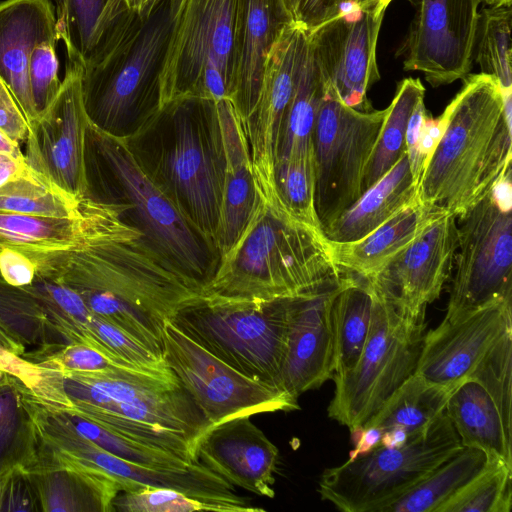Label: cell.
Masks as SVG:
<instances>
[{
  "label": "cell",
  "instance_id": "cell-1",
  "mask_svg": "<svg viewBox=\"0 0 512 512\" xmlns=\"http://www.w3.org/2000/svg\"><path fill=\"white\" fill-rule=\"evenodd\" d=\"M82 237L66 249L22 251L36 274L69 287L97 316L163 356L166 322L202 294L128 221L129 204L85 197ZM165 360V359H164Z\"/></svg>",
  "mask_w": 512,
  "mask_h": 512
},
{
  "label": "cell",
  "instance_id": "cell-2",
  "mask_svg": "<svg viewBox=\"0 0 512 512\" xmlns=\"http://www.w3.org/2000/svg\"><path fill=\"white\" fill-rule=\"evenodd\" d=\"M257 189L253 215L221 256L202 295L237 300L292 298L316 292L344 275L322 229L285 207L276 188Z\"/></svg>",
  "mask_w": 512,
  "mask_h": 512
},
{
  "label": "cell",
  "instance_id": "cell-3",
  "mask_svg": "<svg viewBox=\"0 0 512 512\" xmlns=\"http://www.w3.org/2000/svg\"><path fill=\"white\" fill-rule=\"evenodd\" d=\"M446 106L444 132L417 183L420 202L456 218L511 171V110L490 75L468 74Z\"/></svg>",
  "mask_w": 512,
  "mask_h": 512
},
{
  "label": "cell",
  "instance_id": "cell-4",
  "mask_svg": "<svg viewBox=\"0 0 512 512\" xmlns=\"http://www.w3.org/2000/svg\"><path fill=\"white\" fill-rule=\"evenodd\" d=\"M178 1L128 10L82 69L85 110L100 130L128 138L135 128V136L159 112V75Z\"/></svg>",
  "mask_w": 512,
  "mask_h": 512
},
{
  "label": "cell",
  "instance_id": "cell-5",
  "mask_svg": "<svg viewBox=\"0 0 512 512\" xmlns=\"http://www.w3.org/2000/svg\"><path fill=\"white\" fill-rule=\"evenodd\" d=\"M74 372L70 390L78 400L77 415L187 463L196 461L195 447L211 426L178 379L123 366Z\"/></svg>",
  "mask_w": 512,
  "mask_h": 512
},
{
  "label": "cell",
  "instance_id": "cell-6",
  "mask_svg": "<svg viewBox=\"0 0 512 512\" xmlns=\"http://www.w3.org/2000/svg\"><path fill=\"white\" fill-rule=\"evenodd\" d=\"M84 163L87 182L84 197L106 201L119 193L124 201L117 202L130 205L132 218L151 244L203 289L216 269L210 257L211 249L215 248L147 172L128 139L104 132L89 122Z\"/></svg>",
  "mask_w": 512,
  "mask_h": 512
},
{
  "label": "cell",
  "instance_id": "cell-7",
  "mask_svg": "<svg viewBox=\"0 0 512 512\" xmlns=\"http://www.w3.org/2000/svg\"><path fill=\"white\" fill-rule=\"evenodd\" d=\"M153 121L161 130V141L153 166L156 173L149 174L215 248L226 168L217 102L180 99L160 110Z\"/></svg>",
  "mask_w": 512,
  "mask_h": 512
},
{
  "label": "cell",
  "instance_id": "cell-8",
  "mask_svg": "<svg viewBox=\"0 0 512 512\" xmlns=\"http://www.w3.org/2000/svg\"><path fill=\"white\" fill-rule=\"evenodd\" d=\"M292 298L237 300L201 294L171 322L238 372L284 390L281 370Z\"/></svg>",
  "mask_w": 512,
  "mask_h": 512
},
{
  "label": "cell",
  "instance_id": "cell-9",
  "mask_svg": "<svg viewBox=\"0 0 512 512\" xmlns=\"http://www.w3.org/2000/svg\"><path fill=\"white\" fill-rule=\"evenodd\" d=\"M370 285L373 305L365 346L350 373L332 378L335 390L327 409L349 430L364 427L415 373L425 335V312L413 314Z\"/></svg>",
  "mask_w": 512,
  "mask_h": 512
},
{
  "label": "cell",
  "instance_id": "cell-10",
  "mask_svg": "<svg viewBox=\"0 0 512 512\" xmlns=\"http://www.w3.org/2000/svg\"><path fill=\"white\" fill-rule=\"evenodd\" d=\"M444 412L399 448L377 446L370 453L325 469L318 486L322 500L344 512H381L462 449Z\"/></svg>",
  "mask_w": 512,
  "mask_h": 512
},
{
  "label": "cell",
  "instance_id": "cell-11",
  "mask_svg": "<svg viewBox=\"0 0 512 512\" xmlns=\"http://www.w3.org/2000/svg\"><path fill=\"white\" fill-rule=\"evenodd\" d=\"M236 0H179L159 75V111L229 98Z\"/></svg>",
  "mask_w": 512,
  "mask_h": 512
},
{
  "label": "cell",
  "instance_id": "cell-12",
  "mask_svg": "<svg viewBox=\"0 0 512 512\" xmlns=\"http://www.w3.org/2000/svg\"><path fill=\"white\" fill-rule=\"evenodd\" d=\"M512 186L509 171L458 218L456 272L444 319L512 297Z\"/></svg>",
  "mask_w": 512,
  "mask_h": 512
},
{
  "label": "cell",
  "instance_id": "cell-13",
  "mask_svg": "<svg viewBox=\"0 0 512 512\" xmlns=\"http://www.w3.org/2000/svg\"><path fill=\"white\" fill-rule=\"evenodd\" d=\"M386 112L387 108L354 109L326 85L312 137L315 207L322 230L364 192L366 170Z\"/></svg>",
  "mask_w": 512,
  "mask_h": 512
},
{
  "label": "cell",
  "instance_id": "cell-14",
  "mask_svg": "<svg viewBox=\"0 0 512 512\" xmlns=\"http://www.w3.org/2000/svg\"><path fill=\"white\" fill-rule=\"evenodd\" d=\"M163 356L211 427L238 417L299 409L298 399L288 392L238 372L171 321L164 326Z\"/></svg>",
  "mask_w": 512,
  "mask_h": 512
},
{
  "label": "cell",
  "instance_id": "cell-15",
  "mask_svg": "<svg viewBox=\"0 0 512 512\" xmlns=\"http://www.w3.org/2000/svg\"><path fill=\"white\" fill-rule=\"evenodd\" d=\"M414 14L401 48L403 68L433 87L465 78L472 69L483 0H411Z\"/></svg>",
  "mask_w": 512,
  "mask_h": 512
},
{
  "label": "cell",
  "instance_id": "cell-16",
  "mask_svg": "<svg viewBox=\"0 0 512 512\" xmlns=\"http://www.w3.org/2000/svg\"><path fill=\"white\" fill-rule=\"evenodd\" d=\"M90 120L82 95V68L68 62L54 100L29 123L27 164L67 193L87 191L84 150Z\"/></svg>",
  "mask_w": 512,
  "mask_h": 512
},
{
  "label": "cell",
  "instance_id": "cell-17",
  "mask_svg": "<svg viewBox=\"0 0 512 512\" xmlns=\"http://www.w3.org/2000/svg\"><path fill=\"white\" fill-rule=\"evenodd\" d=\"M387 7L340 14L308 31L322 77L346 105L372 110L367 93L380 79L377 42Z\"/></svg>",
  "mask_w": 512,
  "mask_h": 512
},
{
  "label": "cell",
  "instance_id": "cell-18",
  "mask_svg": "<svg viewBox=\"0 0 512 512\" xmlns=\"http://www.w3.org/2000/svg\"><path fill=\"white\" fill-rule=\"evenodd\" d=\"M307 40L308 30L296 21L282 30L266 56L256 106L241 123L258 184L275 185L274 165Z\"/></svg>",
  "mask_w": 512,
  "mask_h": 512
},
{
  "label": "cell",
  "instance_id": "cell-19",
  "mask_svg": "<svg viewBox=\"0 0 512 512\" xmlns=\"http://www.w3.org/2000/svg\"><path fill=\"white\" fill-rule=\"evenodd\" d=\"M511 306L512 297H506L444 319L424 335L415 374L428 383L454 389L512 329Z\"/></svg>",
  "mask_w": 512,
  "mask_h": 512
},
{
  "label": "cell",
  "instance_id": "cell-20",
  "mask_svg": "<svg viewBox=\"0 0 512 512\" xmlns=\"http://www.w3.org/2000/svg\"><path fill=\"white\" fill-rule=\"evenodd\" d=\"M456 250V217L444 210L394 260L367 280L411 313H423L439 298L451 274Z\"/></svg>",
  "mask_w": 512,
  "mask_h": 512
},
{
  "label": "cell",
  "instance_id": "cell-21",
  "mask_svg": "<svg viewBox=\"0 0 512 512\" xmlns=\"http://www.w3.org/2000/svg\"><path fill=\"white\" fill-rule=\"evenodd\" d=\"M342 278L291 300L281 382L295 399L333 378L332 304Z\"/></svg>",
  "mask_w": 512,
  "mask_h": 512
},
{
  "label": "cell",
  "instance_id": "cell-22",
  "mask_svg": "<svg viewBox=\"0 0 512 512\" xmlns=\"http://www.w3.org/2000/svg\"><path fill=\"white\" fill-rule=\"evenodd\" d=\"M278 448L249 416L211 427L199 440L196 459L233 486L273 498Z\"/></svg>",
  "mask_w": 512,
  "mask_h": 512
},
{
  "label": "cell",
  "instance_id": "cell-23",
  "mask_svg": "<svg viewBox=\"0 0 512 512\" xmlns=\"http://www.w3.org/2000/svg\"><path fill=\"white\" fill-rule=\"evenodd\" d=\"M293 21L286 0H236L229 99L241 123L256 106L270 48Z\"/></svg>",
  "mask_w": 512,
  "mask_h": 512
},
{
  "label": "cell",
  "instance_id": "cell-24",
  "mask_svg": "<svg viewBox=\"0 0 512 512\" xmlns=\"http://www.w3.org/2000/svg\"><path fill=\"white\" fill-rule=\"evenodd\" d=\"M58 40L51 0L0 1V77L7 84L28 124L37 117L28 76L33 49Z\"/></svg>",
  "mask_w": 512,
  "mask_h": 512
},
{
  "label": "cell",
  "instance_id": "cell-25",
  "mask_svg": "<svg viewBox=\"0 0 512 512\" xmlns=\"http://www.w3.org/2000/svg\"><path fill=\"white\" fill-rule=\"evenodd\" d=\"M223 129L226 168L215 237L220 258L237 242L257 203L256 182L240 118L229 99L218 102Z\"/></svg>",
  "mask_w": 512,
  "mask_h": 512
},
{
  "label": "cell",
  "instance_id": "cell-26",
  "mask_svg": "<svg viewBox=\"0 0 512 512\" xmlns=\"http://www.w3.org/2000/svg\"><path fill=\"white\" fill-rule=\"evenodd\" d=\"M444 209L416 198L364 237L330 242L335 264L343 274L369 279L394 260Z\"/></svg>",
  "mask_w": 512,
  "mask_h": 512
},
{
  "label": "cell",
  "instance_id": "cell-27",
  "mask_svg": "<svg viewBox=\"0 0 512 512\" xmlns=\"http://www.w3.org/2000/svg\"><path fill=\"white\" fill-rule=\"evenodd\" d=\"M417 198L406 152L376 183L336 218L323 232L331 242L358 240L385 223Z\"/></svg>",
  "mask_w": 512,
  "mask_h": 512
},
{
  "label": "cell",
  "instance_id": "cell-28",
  "mask_svg": "<svg viewBox=\"0 0 512 512\" xmlns=\"http://www.w3.org/2000/svg\"><path fill=\"white\" fill-rule=\"evenodd\" d=\"M445 413L463 447L478 448L488 459H501L512 466V436L507 434L494 401L478 382L468 378L456 386Z\"/></svg>",
  "mask_w": 512,
  "mask_h": 512
},
{
  "label": "cell",
  "instance_id": "cell-29",
  "mask_svg": "<svg viewBox=\"0 0 512 512\" xmlns=\"http://www.w3.org/2000/svg\"><path fill=\"white\" fill-rule=\"evenodd\" d=\"M128 10L124 0H59L57 36L65 44L69 63L88 66Z\"/></svg>",
  "mask_w": 512,
  "mask_h": 512
},
{
  "label": "cell",
  "instance_id": "cell-30",
  "mask_svg": "<svg viewBox=\"0 0 512 512\" xmlns=\"http://www.w3.org/2000/svg\"><path fill=\"white\" fill-rule=\"evenodd\" d=\"M372 305L370 282L344 274L332 304L333 377L344 376L357 365L368 337Z\"/></svg>",
  "mask_w": 512,
  "mask_h": 512
},
{
  "label": "cell",
  "instance_id": "cell-31",
  "mask_svg": "<svg viewBox=\"0 0 512 512\" xmlns=\"http://www.w3.org/2000/svg\"><path fill=\"white\" fill-rule=\"evenodd\" d=\"M325 90V81L307 40L276 161L313 153V130Z\"/></svg>",
  "mask_w": 512,
  "mask_h": 512
},
{
  "label": "cell",
  "instance_id": "cell-32",
  "mask_svg": "<svg viewBox=\"0 0 512 512\" xmlns=\"http://www.w3.org/2000/svg\"><path fill=\"white\" fill-rule=\"evenodd\" d=\"M478 448L462 447L381 512H436L488 464Z\"/></svg>",
  "mask_w": 512,
  "mask_h": 512
},
{
  "label": "cell",
  "instance_id": "cell-33",
  "mask_svg": "<svg viewBox=\"0 0 512 512\" xmlns=\"http://www.w3.org/2000/svg\"><path fill=\"white\" fill-rule=\"evenodd\" d=\"M454 389L428 383L414 373L364 427L378 426L384 431L401 426L408 435L418 433L445 412L448 398Z\"/></svg>",
  "mask_w": 512,
  "mask_h": 512
},
{
  "label": "cell",
  "instance_id": "cell-34",
  "mask_svg": "<svg viewBox=\"0 0 512 512\" xmlns=\"http://www.w3.org/2000/svg\"><path fill=\"white\" fill-rule=\"evenodd\" d=\"M81 204V214L77 218L0 213V250L49 251L74 245L86 226L84 197Z\"/></svg>",
  "mask_w": 512,
  "mask_h": 512
},
{
  "label": "cell",
  "instance_id": "cell-35",
  "mask_svg": "<svg viewBox=\"0 0 512 512\" xmlns=\"http://www.w3.org/2000/svg\"><path fill=\"white\" fill-rule=\"evenodd\" d=\"M424 97L425 88L419 78L408 77L398 84L366 170L364 191L385 175L406 152L408 122L416 104Z\"/></svg>",
  "mask_w": 512,
  "mask_h": 512
},
{
  "label": "cell",
  "instance_id": "cell-36",
  "mask_svg": "<svg viewBox=\"0 0 512 512\" xmlns=\"http://www.w3.org/2000/svg\"><path fill=\"white\" fill-rule=\"evenodd\" d=\"M81 199L31 169L0 187V213L77 218Z\"/></svg>",
  "mask_w": 512,
  "mask_h": 512
},
{
  "label": "cell",
  "instance_id": "cell-37",
  "mask_svg": "<svg viewBox=\"0 0 512 512\" xmlns=\"http://www.w3.org/2000/svg\"><path fill=\"white\" fill-rule=\"evenodd\" d=\"M511 27V6H489L479 12L473 59L480 73L498 82L504 101H511Z\"/></svg>",
  "mask_w": 512,
  "mask_h": 512
},
{
  "label": "cell",
  "instance_id": "cell-38",
  "mask_svg": "<svg viewBox=\"0 0 512 512\" xmlns=\"http://www.w3.org/2000/svg\"><path fill=\"white\" fill-rule=\"evenodd\" d=\"M512 466L489 459L485 468L436 512H510Z\"/></svg>",
  "mask_w": 512,
  "mask_h": 512
},
{
  "label": "cell",
  "instance_id": "cell-39",
  "mask_svg": "<svg viewBox=\"0 0 512 512\" xmlns=\"http://www.w3.org/2000/svg\"><path fill=\"white\" fill-rule=\"evenodd\" d=\"M274 183L279 198L292 215L304 223L322 229L315 207L316 175L313 153L276 161Z\"/></svg>",
  "mask_w": 512,
  "mask_h": 512
},
{
  "label": "cell",
  "instance_id": "cell-40",
  "mask_svg": "<svg viewBox=\"0 0 512 512\" xmlns=\"http://www.w3.org/2000/svg\"><path fill=\"white\" fill-rule=\"evenodd\" d=\"M512 329L485 354L468 378L478 382L494 401L505 430L512 436Z\"/></svg>",
  "mask_w": 512,
  "mask_h": 512
},
{
  "label": "cell",
  "instance_id": "cell-41",
  "mask_svg": "<svg viewBox=\"0 0 512 512\" xmlns=\"http://www.w3.org/2000/svg\"><path fill=\"white\" fill-rule=\"evenodd\" d=\"M72 424L78 435L128 462L153 468H178L191 464L167 451L113 433L79 415L73 417Z\"/></svg>",
  "mask_w": 512,
  "mask_h": 512
},
{
  "label": "cell",
  "instance_id": "cell-42",
  "mask_svg": "<svg viewBox=\"0 0 512 512\" xmlns=\"http://www.w3.org/2000/svg\"><path fill=\"white\" fill-rule=\"evenodd\" d=\"M113 508L124 512H224L216 504L174 489L156 487L121 491L113 501Z\"/></svg>",
  "mask_w": 512,
  "mask_h": 512
},
{
  "label": "cell",
  "instance_id": "cell-43",
  "mask_svg": "<svg viewBox=\"0 0 512 512\" xmlns=\"http://www.w3.org/2000/svg\"><path fill=\"white\" fill-rule=\"evenodd\" d=\"M57 42L58 40H47L39 43L30 57L28 76L37 114L50 105L61 88Z\"/></svg>",
  "mask_w": 512,
  "mask_h": 512
},
{
  "label": "cell",
  "instance_id": "cell-44",
  "mask_svg": "<svg viewBox=\"0 0 512 512\" xmlns=\"http://www.w3.org/2000/svg\"><path fill=\"white\" fill-rule=\"evenodd\" d=\"M392 0H296L294 20L310 31L320 24L349 11L388 7Z\"/></svg>",
  "mask_w": 512,
  "mask_h": 512
},
{
  "label": "cell",
  "instance_id": "cell-45",
  "mask_svg": "<svg viewBox=\"0 0 512 512\" xmlns=\"http://www.w3.org/2000/svg\"><path fill=\"white\" fill-rule=\"evenodd\" d=\"M36 276L33 261L22 251L13 248L0 250V277L14 287L29 286Z\"/></svg>",
  "mask_w": 512,
  "mask_h": 512
},
{
  "label": "cell",
  "instance_id": "cell-46",
  "mask_svg": "<svg viewBox=\"0 0 512 512\" xmlns=\"http://www.w3.org/2000/svg\"><path fill=\"white\" fill-rule=\"evenodd\" d=\"M0 129L14 141H26L29 124L7 84L0 77Z\"/></svg>",
  "mask_w": 512,
  "mask_h": 512
},
{
  "label": "cell",
  "instance_id": "cell-47",
  "mask_svg": "<svg viewBox=\"0 0 512 512\" xmlns=\"http://www.w3.org/2000/svg\"><path fill=\"white\" fill-rule=\"evenodd\" d=\"M63 361L69 369L77 372L102 371L114 366L128 367L86 343L68 349Z\"/></svg>",
  "mask_w": 512,
  "mask_h": 512
},
{
  "label": "cell",
  "instance_id": "cell-48",
  "mask_svg": "<svg viewBox=\"0 0 512 512\" xmlns=\"http://www.w3.org/2000/svg\"><path fill=\"white\" fill-rule=\"evenodd\" d=\"M427 117L424 99L415 106L406 130L405 148L416 184L422 173L423 161L420 155V140L424 121Z\"/></svg>",
  "mask_w": 512,
  "mask_h": 512
},
{
  "label": "cell",
  "instance_id": "cell-49",
  "mask_svg": "<svg viewBox=\"0 0 512 512\" xmlns=\"http://www.w3.org/2000/svg\"><path fill=\"white\" fill-rule=\"evenodd\" d=\"M445 129V118L441 114L438 118L426 117L421 133L420 155L423 161L422 171L437 146Z\"/></svg>",
  "mask_w": 512,
  "mask_h": 512
},
{
  "label": "cell",
  "instance_id": "cell-50",
  "mask_svg": "<svg viewBox=\"0 0 512 512\" xmlns=\"http://www.w3.org/2000/svg\"><path fill=\"white\" fill-rule=\"evenodd\" d=\"M382 434L383 429L378 426L364 427L359 439L354 444V449L349 452L348 460H354L374 450L379 446Z\"/></svg>",
  "mask_w": 512,
  "mask_h": 512
},
{
  "label": "cell",
  "instance_id": "cell-51",
  "mask_svg": "<svg viewBox=\"0 0 512 512\" xmlns=\"http://www.w3.org/2000/svg\"><path fill=\"white\" fill-rule=\"evenodd\" d=\"M31 169L25 158L19 159L0 153V187Z\"/></svg>",
  "mask_w": 512,
  "mask_h": 512
},
{
  "label": "cell",
  "instance_id": "cell-52",
  "mask_svg": "<svg viewBox=\"0 0 512 512\" xmlns=\"http://www.w3.org/2000/svg\"><path fill=\"white\" fill-rule=\"evenodd\" d=\"M407 431L401 426H394L383 431L379 445L384 448L402 447L408 440Z\"/></svg>",
  "mask_w": 512,
  "mask_h": 512
},
{
  "label": "cell",
  "instance_id": "cell-53",
  "mask_svg": "<svg viewBox=\"0 0 512 512\" xmlns=\"http://www.w3.org/2000/svg\"><path fill=\"white\" fill-rule=\"evenodd\" d=\"M12 409L8 400L0 398V449L6 442L11 428Z\"/></svg>",
  "mask_w": 512,
  "mask_h": 512
},
{
  "label": "cell",
  "instance_id": "cell-54",
  "mask_svg": "<svg viewBox=\"0 0 512 512\" xmlns=\"http://www.w3.org/2000/svg\"><path fill=\"white\" fill-rule=\"evenodd\" d=\"M0 153L10 155L15 158H25L20 149V144L9 137L0 129Z\"/></svg>",
  "mask_w": 512,
  "mask_h": 512
},
{
  "label": "cell",
  "instance_id": "cell-55",
  "mask_svg": "<svg viewBox=\"0 0 512 512\" xmlns=\"http://www.w3.org/2000/svg\"><path fill=\"white\" fill-rule=\"evenodd\" d=\"M0 366L16 374H20L21 369H23L22 364L16 362V359L13 356L7 354L2 349H0Z\"/></svg>",
  "mask_w": 512,
  "mask_h": 512
},
{
  "label": "cell",
  "instance_id": "cell-56",
  "mask_svg": "<svg viewBox=\"0 0 512 512\" xmlns=\"http://www.w3.org/2000/svg\"><path fill=\"white\" fill-rule=\"evenodd\" d=\"M483 2L488 6H496V5H512V0H483Z\"/></svg>",
  "mask_w": 512,
  "mask_h": 512
},
{
  "label": "cell",
  "instance_id": "cell-57",
  "mask_svg": "<svg viewBox=\"0 0 512 512\" xmlns=\"http://www.w3.org/2000/svg\"><path fill=\"white\" fill-rule=\"evenodd\" d=\"M152 0H137L135 10L139 11Z\"/></svg>",
  "mask_w": 512,
  "mask_h": 512
},
{
  "label": "cell",
  "instance_id": "cell-58",
  "mask_svg": "<svg viewBox=\"0 0 512 512\" xmlns=\"http://www.w3.org/2000/svg\"><path fill=\"white\" fill-rule=\"evenodd\" d=\"M126 6L130 10H135L137 0H124Z\"/></svg>",
  "mask_w": 512,
  "mask_h": 512
},
{
  "label": "cell",
  "instance_id": "cell-59",
  "mask_svg": "<svg viewBox=\"0 0 512 512\" xmlns=\"http://www.w3.org/2000/svg\"><path fill=\"white\" fill-rule=\"evenodd\" d=\"M286 3L288 5L289 10L291 11V13L293 15V10H294L295 4H296V0H286Z\"/></svg>",
  "mask_w": 512,
  "mask_h": 512
}]
</instances>
